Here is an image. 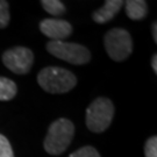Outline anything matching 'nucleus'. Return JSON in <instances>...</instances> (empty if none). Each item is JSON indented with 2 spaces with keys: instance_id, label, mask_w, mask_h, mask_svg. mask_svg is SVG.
Wrapping results in <instances>:
<instances>
[{
  "instance_id": "14",
  "label": "nucleus",
  "mask_w": 157,
  "mask_h": 157,
  "mask_svg": "<svg viewBox=\"0 0 157 157\" xmlns=\"http://www.w3.org/2000/svg\"><path fill=\"white\" fill-rule=\"evenodd\" d=\"M0 157H14L10 141L2 134H0Z\"/></svg>"
},
{
  "instance_id": "9",
  "label": "nucleus",
  "mask_w": 157,
  "mask_h": 157,
  "mask_svg": "<svg viewBox=\"0 0 157 157\" xmlns=\"http://www.w3.org/2000/svg\"><path fill=\"white\" fill-rule=\"evenodd\" d=\"M126 14L130 20H142L147 17L148 5L144 0H128L124 2Z\"/></svg>"
},
{
  "instance_id": "3",
  "label": "nucleus",
  "mask_w": 157,
  "mask_h": 157,
  "mask_svg": "<svg viewBox=\"0 0 157 157\" xmlns=\"http://www.w3.org/2000/svg\"><path fill=\"white\" fill-rule=\"evenodd\" d=\"M114 117V105L108 98L99 97L86 108L85 122L92 133H102L111 126Z\"/></svg>"
},
{
  "instance_id": "12",
  "label": "nucleus",
  "mask_w": 157,
  "mask_h": 157,
  "mask_svg": "<svg viewBox=\"0 0 157 157\" xmlns=\"http://www.w3.org/2000/svg\"><path fill=\"white\" fill-rule=\"evenodd\" d=\"M11 20L10 5L6 0H0V29H4L8 26Z\"/></svg>"
},
{
  "instance_id": "15",
  "label": "nucleus",
  "mask_w": 157,
  "mask_h": 157,
  "mask_svg": "<svg viewBox=\"0 0 157 157\" xmlns=\"http://www.w3.org/2000/svg\"><path fill=\"white\" fill-rule=\"evenodd\" d=\"M144 155L146 157H157V137H149L144 146Z\"/></svg>"
},
{
  "instance_id": "2",
  "label": "nucleus",
  "mask_w": 157,
  "mask_h": 157,
  "mask_svg": "<svg viewBox=\"0 0 157 157\" xmlns=\"http://www.w3.org/2000/svg\"><path fill=\"white\" fill-rule=\"evenodd\" d=\"M75 135V124L65 118H59L49 126L43 142L44 150L50 155H61L67 150Z\"/></svg>"
},
{
  "instance_id": "8",
  "label": "nucleus",
  "mask_w": 157,
  "mask_h": 157,
  "mask_svg": "<svg viewBox=\"0 0 157 157\" xmlns=\"http://www.w3.org/2000/svg\"><path fill=\"white\" fill-rule=\"evenodd\" d=\"M122 6H124V1L121 0H107L102 7L93 12L92 17L97 23H100V25L106 23L111 21L118 14Z\"/></svg>"
},
{
  "instance_id": "7",
  "label": "nucleus",
  "mask_w": 157,
  "mask_h": 157,
  "mask_svg": "<svg viewBox=\"0 0 157 157\" xmlns=\"http://www.w3.org/2000/svg\"><path fill=\"white\" fill-rule=\"evenodd\" d=\"M39 27L51 41H63L72 34V26L62 19H43Z\"/></svg>"
},
{
  "instance_id": "16",
  "label": "nucleus",
  "mask_w": 157,
  "mask_h": 157,
  "mask_svg": "<svg viewBox=\"0 0 157 157\" xmlns=\"http://www.w3.org/2000/svg\"><path fill=\"white\" fill-rule=\"evenodd\" d=\"M151 67H152V70H154V72L157 73V55H152V58H151Z\"/></svg>"
},
{
  "instance_id": "17",
  "label": "nucleus",
  "mask_w": 157,
  "mask_h": 157,
  "mask_svg": "<svg viewBox=\"0 0 157 157\" xmlns=\"http://www.w3.org/2000/svg\"><path fill=\"white\" fill-rule=\"evenodd\" d=\"M152 37H154V41L157 42V23L156 22L152 25Z\"/></svg>"
},
{
  "instance_id": "4",
  "label": "nucleus",
  "mask_w": 157,
  "mask_h": 157,
  "mask_svg": "<svg viewBox=\"0 0 157 157\" xmlns=\"http://www.w3.org/2000/svg\"><path fill=\"white\" fill-rule=\"evenodd\" d=\"M47 50L52 56L75 65L87 64L91 61L90 50L78 43L65 41H50L47 43Z\"/></svg>"
},
{
  "instance_id": "1",
  "label": "nucleus",
  "mask_w": 157,
  "mask_h": 157,
  "mask_svg": "<svg viewBox=\"0 0 157 157\" xmlns=\"http://www.w3.org/2000/svg\"><path fill=\"white\" fill-rule=\"evenodd\" d=\"M37 83L45 92L61 94L72 90L77 84V77L67 69L47 67L37 73Z\"/></svg>"
},
{
  "instance_id": "10",
  "label": "nucleus",
  "mask_w": 157,
  "mask_h": 157,
  "mask_svg": "<svg viewBox=\"0 0 157 157\" xmlns=\"http://www.w3.org/2000/svg\"><path fill=\"white\" fill-rule=\"evenodd\" d=\"M17 92V84L10 78L0 77V101L12 100Z\"/></svg>"
},
{
  "instance_id": "5",
  "label": "nucleus",
  "mask_w": 157,
  "mask_h": 157,
  "mask_svg": "<svg viewBox=\"0 0 157 157\" xmlns=\"http://www.w3.org/2000/svg\"><path fill=\"white\" fill-rule=\"evenodd\" d=\"M104 45L108 56L115 62H122L133 51V40L124 28H113L104 36Z\"/></svg>"
},
{
  "instance_id": "6",
  "label": "nucleus",
  "mask_w": 157,
  "mask_h": 157,
  "mask_svg": "<svg viewBox=\"0 0 157 157\" xmlns=\"http://www.w3.org/2000/svg\"><path fill=\"white\" fill-rule=\"evenodd\" d=\"M2 63L12 72L17 75H26L33 67L34 54L26 47H14L4 52Z\"/></svg>"
},
{
  "instance_id": "11",
  "label": "nucleus",
  "mask_w": 157,
  "mask_h": 157,
  "mask_svg": "<svg viewBox=\"0 0 157 157\" xmlns=\"http://www.w3.org/2000/svg\"><path fill=\"white\" fill-rule=\"evenodd\" d=\"M41 5L45 12H48L54 17H61L67 12L64 4L59 0H42Z\"/></svg>"
},
{
  "instance_id": "13",
  "label": "nucleus",
  "mask_w": 157,
  "mask_h": 157,
  "mask_svg": "<svg viewBox=\"0 0 157 157\" xmlns=\"http://www.w3.org/2000/svg\"><path fill=\"white\" fill-rule=\"evenodd\" d=\"M69 157H101L100 154L97 151L94 147L92 146H85L82 147L80 149L73 151L72 154H70Z\"/></svg>"
}]
</instances>
